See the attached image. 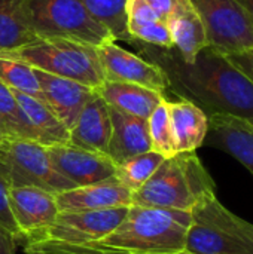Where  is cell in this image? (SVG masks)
<instances>
[{
  "mask_svg": "<svg viewBox=\"0 0 253 254\" xmlns=\"http://www.w3.org/2000/svg\"><path fill=\"white\" fill-rule=\"evenodd\" d=\"M173 49L146 48L149 61L164 70L169 89L197 104L206 115L224 113L253 124V80L228 55L207 46L192 63H185Z\"/></svg>",
  "mask_w": 253,
  "mask_h": 254,
  "instance_id": "6da1fadb",
  "label": "cell"
},
{
  "mask_svg": "<svg viewBox=\"0 0 253 254\" xmlns=\"http://www.w3.org/2000/svg\"><path fill=\"white\" fill-rule=\"evenodd\" d=\"M189 211L131 205L124 220L101 240L46 249L42 254H182Z\"/></svg>",
  "mask_w": 253,
  "mask_h": 254,
  "instance_id": "7a4b0ae2",
  "label": "cell"
},
{
  "mask_svg": "<svg viewBox=\"0 0 253 254\" xmlns=\"http://www.w3.org/2000/svg\"><path fill=\"white\" fill-rule=\"evenodd\" d=\"M215 189L212 176L195 152L176 153L164 159L149 182L133 193L131 205L191 211Z\"/></svg>",
  "mask_w": 253,
  "mask_h": 254,
  "instance_id": "3957f363",
  "label": "cell"
},
{
  "mask_svg": "<svg viewBox=\"0 0 253 254\" xmlns=\"http://www.w3.org/2000/svg\"><path fill=\"white\" fill-rule=\"evenodd\" d=\"M0 57L16 60L54 76L76 80L92 89H97L106 80L97 48L70 39L37 37L24 46L0 52Z\"/></svg>",
  "mask_w": 253,
  "mask_h": 254,
  "instance_id": "277c9868",
  "label": "cell"
},
{
  "mask_svg": "<svg viewBox=\"0 0 253 254\" xmlns=\"http://www.w3.org/2000/svg\"><path fill=\"white\" fill-rule=\"evenodd\" d=\"M189 213L182 254H253V225L224 207L215 193L201 198Z\"/></svg>",
  "mask_w": 253,
  "mask_h": 254,
  "instance_id": "5b68a950",
  "label": "cell"
},
{
  "mask_svg": "<svg viewBox=\"0 0 253 254\" xmlns=\"http://www.w3.org/2000/svg\"><path fill=\"white\" fill-rule=\"evenodd\" d=\"M22 16L36 37H63L91 46L115 40L81 0H18Z\"/></svg>",
  "mask_w": 253,
  "mask_h": 254,
  "instance_id": "8992f818",
  "label": "cell"
},
{
  "mask_svg": "<svg viewBox=\"0 0 253 254\" xmlns=\"http://www.w3.org/2000/svg\"><path fill=\"white\" fill-rule=\"evenodd\" d=\"M128 208L60 213L54 223L42 231L25 235L21 243L27 254L42 253L51 247L88 244L110 234L124 220Z\"/></svg>",
  "mask_w": 253,
  "mask_h": 254,
  "instance_id": "52a82bcc",
  "label": "cell"
},
{
  "mask_svg": "<svg viewBox=\"0 0 253 254\" xmlns=\"http://www.w3.org/2000/svg\"><path fill=\"white\" fill-rule=\"evenodd\" d=\"M0 176L10 188L33 186L51 193L75 188L55 171L46 146L25 138L7 137L0 143Z\"/></svg>",
  "mask_w": 253,
  "mask_h": 254,
  "instance_id": "ba28073f",
  "label": "cell"
},
{
  "mask_svg": "<svg viewBox=\"0 0 253 254\" xmlns=\"http://www.w3.org/2000/svg\"><path fill=\"white\" fill-rule=\"evenodd\" d=\"M191 1L204 22L210 48L225 55L253 51V22L237 0Z\"/></svg>",
  "mask_w": 253,
  "mask_h": 254,
  "instance_id": "9c48e42d",
  "label": "cell"
},
{
  "mask_svg": "<svg viewBox=\"0 0 253 254\" xmlns=\"http://www.w3.org/2000/svg\"><path fill=\"white\" fill-rule=\"evenodd\" d=\"M97 55L106 80L134 83L161 94L170 88L169 79L158 64L124 49L116 40L97 46Z\"/></svg>",
  "mask_w": 253,
  "mask_h": 254,
  "instance_id": "30bf717a",
  "label": "cell"
},
{
  "mask_svg": "<svg viewBox=\"0 0 253 254\" xmlns=\"http://www.w3.org/2000/svg\"><path fill=\"white\" fill-rule=\"evenodd\" d=\"M46 149L55 171L75 188L94 185L115 176L116 167L104 153L76 147L69 143Z\"/></svg>",
  "mask_w": 253,
  "mask_h": 254,
  "instance_id": "8fae6325",
  "label": "cell"
},
{
  "mask_svg": "<svg viewBox=\"0 0 253 254\" xmlns=\"http://www.w3.org/2000/svg\"><path fill=\"white\" fill-rule=\"evenodd\" d=\"M55 202L60 213L103 211L131 207L133 192L113 176L94 185L58 192L55 193Z\"/></svg>",
  "mask_w": 253,
  "mask_h": 254,
  "instance_id": "7c38bea8",
  "label": "cell"
},
{
  "mask_svg": "<svg viewBox=\"0 0 253 254\" xmlns=\"http://www.w3.org/2000/svg\"><path fill=\"white\" fill-rule=\"evenodd\" d=\"M34 73L39 80L42 101L70 131L85 104L94 97L95 89L76 80L54 76L36 68Z\"/></svg>",
  "mask_w": 253,
  "mask_h": 254,
  "instance_id": "4fadbf2b",
  "label": "cell"
},
{
  "mask_svg": "<svg viewBox=\"0 0 253 254\" xmlns=\"http://www.w3.org/2000/svg\"><path fill=\"white\" fill-rule=\"evenodd\" d=\"M9 201L15 223L22 238L48 228L60 214L55 202V193L39 188H10Z\"/></svg>",
  "mask_w": 253,
  "mask_h": 254,
  "instance_id": "5bb4252c",
  "label": "cell"
},
{
  "mask_svg": "<svg viewBox=\"0 0 253 254\" xmlns=\"http://www.w3.org/2000/svg\"><path fill=\"white\" fill-rule=\"evenodd\" d=\"M204 144L224 150L253 174V124L224 113H212Z\"/></svg>",
  "mask_w": 253,
  "mask_h": 254,
  "instance_id": "9a60e30c",
  "label": "cell"
},
{
  "mask_svg": "<svg viewBox=\"0 0 253 254\" xmlns=\"http://www.w3.org/2000/svg\"><path fill=\"white\" fill-rule=\"evenodd\" d=\"M112 132L110 107L97 94L85 104L69 131V144L92 152L107 153Z\"/></svg>",
  "mask_w": 253,
  "mask_h": 254,
  "instance_id": "2e32d148",
  "label": "cell"
},
{
  "mask_svg": "<svg viewBox=\"0 0 253 254\" xmlns=\"http://www.w3.org/2000/svg\"><path fill=\"white\" fill-rule=\"evenodd\" d=\"M167 25L176 52L185 63H192L209 46L204 22L191 0H177Z\"/></svg>",
  "mask_w": 253,
  "mask_h": 254,
  "instance_id": "e0dca14e",
  "label": "cell"
},
{
  "mask_svg": "<svg viewBox=\"0 0 253 254\" xmlns=\"http://www.w3.org/2000/svg\"><path fill=\"white\" fill-rule=\"evenodd\" d=\"M112 132L107 156L115 165L152 150L148 119L136 118L110 109Z\"/></svg>",
  "mask_w": 253,
  "mask_h": 254,
  "instance_id": "ac0fdd59",
  "label": "cell"
},
{
  "mask_svg": "<svg viewBox=\"0 0 253 254\" xmlns=\"http://www.w3.org/2000/svg\"><path fill=\"white\" fill-rule=\"evenodd\" d=\"M167 107L176 153L195 152L204 144L207 135L209 118L206 112L183 98L177 101L167 100Z\"/></svg>",
  "mask_w": 253,
  "mask_h": 254,
  "instance_id": "d6986e66",
  "label": "cell"
},
{
  "mask_svg": "<svg viewBox=\"0 0 253 254\" xmlns=\"http://www.w3.org/2000/svg\"><path fill=\"white\" fill-rule=\"evenodd\" d=\"M95 91L110 109L142 119H149L152 112L166 100V95L158 91L125 82L104 80Z\"/></svg>",
  "mask_w": 253,
  "mask_h": 254,
  "instance_id": "ffe728a7",
  "label": "cell"
},
{
  "mask_svg": "<svg viewBox=\"0 0 253 254\" xmlns=\"http://www.w3.org/2000/svg\"><path fill=\"white\" fill-rule=\"evenodd\" d=\"M127 28L134 42L140 40L161 49L174 48L167 22L145 0L127 1Z\"/></svg>",
  "mask_w": 253,
  "mask_h": 254,
  "instance_id": "44dd1931",
  "label": "cell"
},
{
  "mask_svg": "<svg viewBox=\"0 0 253 254\" xmlns=\"http://www.w3.org/2000/svg\"><path fill=\"white\" fill-rule=\"evenodd\" d=\"M12 91V89H10ZM19 109L37 135V141L46 147L69 143V129L58 121L51 109L39 98L12 91Z\"/></svg>",
  "mask_w": 253,
  "mask_h": 254,
  "instance_id": "7402d4cb",
  "label": "cell"
},
{
  "mask_svg": "<svg viewBox=\"0 0 253 254\" xmlns=\"http://www.w3.org/2000/svg\"><path fill=\"white\" fill-rule=\"evenodd\" d=\"M89 15L106 27L113 39L134 42L127 28V1L128 0H81Z\"/></svg>",
  "mask_w": 253,
  "mask_h": 254,
  "instance_id": "603a6c76",
  "label": "cell"
},
{
  "mask_svg": "<svg viewBox=\"0 0 253 254\" xmlns=\"http://www.w3.org/2000/svg\"><path fill=\"white\" fill-rule=\"evenodd\" d=\"M164 159V156L154 150L145 152L122 164L115 165V177L134 193L145 183L149 182V179L155 174Z\"/></svg>",
  "mask_w": 253,
  "mask_h": 254,
  "instance_id": "cb8c5ba5",
  "label": "cell"
},
{
  "mask_svg": "<svg viewBox=\"0 0 253 254\" xmlns=\"http://www.w3.org/2000/svg\"><path fill=\"white\" fill-rule=\"evenodd\" d=\"M0 127L9 137L37 141V135L19 109L12 91L0 82ZM39 143V141H37Z\"/></svg>",
  "mask_w": 253,
  "mask_h": 254,
  "instance_id": "d4e9b609",
  "label": "cell"
},
{
  "mask_svg": "<svg viewBox=\"0 0 253 254\" xmlns=\"http://www.w3.org/2000/svg\"><path fill=\"white\" fill-rule=\"evenodd\" d=\"M0 82L12 91H18L42 100L34 68L16 60L0 57Z\"/></svg>",
  "mask_w": 253,
  "mask_h": 254,
  "instance_id": "484cf974",
  "label": "cell"
},
{
  "mask_svg": "<svg viewBox=\"0 0 253 254\" xmlns=\"http://www.w3.org/2000/svg\"><path fill=\"white\" fill-rule=\"evenodd\" d=\"M148 125H149V137H151L152 150L160 153L166 159L174 156L176 147H174V140H173V132H171L167 98L152 112V115L148 119Z\"/></svg>",
  "mask_w": 253,
  "mask_h": 254,
  "instance_id": "4316f807",
  "label": "cell"
},
{
  "mask_svg": "<svg viewBox=\"0 0 253 254\" xmlns=\"http://www.w3.org/2000/svg\"><path fill=\"white\" fill-rule=\"evenodd\" d=\"M9 189L10 186L7 185V182L0 176V228L9 234L15 243H19L22 235L15 223L12 210H10V201H9Z\"/></svg>",
  "mask_w": 253,
  "mask_h": 254,
  "instance_id": "83f0119b",
  "label": "cell"
},
{
  "mask_svg": "<svg viewBox=\"0 0 253 254\" xmlns=\"http://www.w3.org/2000/svg\"><path fill=\"white\" fill-rule=\"evenodd\" d=\"M152 9H154V12L163 19V21H166L167 22V19H169V16L171 15V12L174 10V7H176V3H177V0H145Z\"/></svg>",
  "mask_w": 253,
  "mask_h": 254,
  "instance_id": "f1b7e54d",
  "label": "cell"
},
{
  "mask_svg": "<svg viewBox=\"0 0 253 254\" xmlns=\"http://www.w3.org/2000/svg\"><path fill=\"white\" fill-rule=\"evenodd\" d=\"M228 57L249 79L253 80V51L243 52L239 55H228Z\"/></svg>",
  "mask_w": 253,
  "mask_h": 254,
  "instance_id": "f546056e",
  "label": "cell"
},
{
  "mask_svg": "<svg viewBox=\"0 0 253 254\" xmlns=\"http://www.w3.org/2000/svg\"><path fill=\"white\" fill-rule=\"evenodd\" d=\"M0 254H16L15 240L0 228Z\"/></svg>",
  "mask_w": 253,
  "mask_h": 254,
  "instance_id": "4dcf8cb0",
  "label": "cell"
},
{
  "mask_svg": "<svg viewBox=\"0 0 253 254\" xmlns=\"http://www.w3.org/2000/svg\"><path fill=\"white\" fill-rule=\"evenodd\" d=\"M237 1L243 6V9L248 12V15L251 16L253 22V0H237Z\"/></svg>",
  "mask_w": 253,
  "mask_h": 254,
  "instance_id": "1f68e13d",
  "label": "cell"
},
{
  "mask_svg": "<svg viewBox=\"0 0 253 254\" xmlns=\"http://www.w3.org/2000/svg\"><path fill=\"white\" fill-rule=\"evenodd\" d=\"M7 137H9V135H7V134H6V132L3 131V128L0 127V143H1V141H3L4 138H7Z\"/></svg>",
  "mask_w": 253,
  "mask_h": 254,
  "instance_id": "d6a6232c",
  "label": "cell"
},
{
  "mask_svg": "<svg viewBox=\"0 0 253 254\" xmlns=\"http://www.w3.org/2000/svg\"><path fill=\"white\" fill-rule=\"evenodd\" d=\"M28 254H42V253H28Z\"/></svg>",
  "mask_w": 253,
  "mask_h": 254,
  "instance_id": "836d02e7",
  "label": "cell"
}]
</instances>
